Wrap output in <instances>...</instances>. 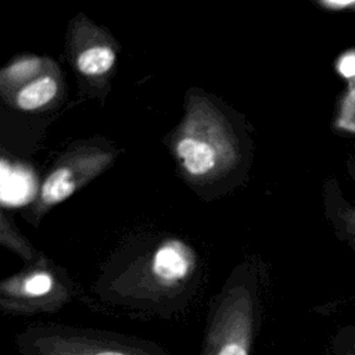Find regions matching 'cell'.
<instances>
[{
  "mask_svg": "<svg viewBox=\"0 0 355 355\" xmlns=\"http://www.w3.org/2000/svg\"><path fill=\"white\" fill-rule=\"evenodd\" d=\"M15 348L19 355H175L146 338L62 324L29 326L17 334Z\"/></svg>",
  "mask_w": 355,
  "mask_h": 355,
  "instance_id": "1",
  "label": "cell"
},
{
  "mask_svg": "<svg viewBox=\"0 0 355 355\" xmlns=\"http://www.w3.org/2000/svg\"><path fill=\"white\" fill-rule=\"evenodd\" d=\"M258 330L255 297L247 287H234L211 311L200 355H254Z\"/></svg>",
  "mask_w": 355,
  "mask_h": 355,
  "instance_id": "2",
  "label": "cell"
},
{
  "mask_svg": "<svg viewBox=\"0 0 355 355\" xmlns=\"http://www.w3.org/2000/svg\"><path fill=\"white\" fill-rule=\"evenodd\" d=\"M193 251L179 240L162 243L154 252L151 273L162 293H173L189 279L194 269Z\"/></svg>",
  "mask_w": 355,
  "mask_h": 355,
  "instance_id": "3",
  "label": "cell"
},
{
  "mask_svg": "<svg viewBox=\"0 0 355 355\" xmlns=\"http://www.w3.org/2000/svg\"><path fill=\"white\" fill-rule=\"evenodd\" d=\"M176 153L184 171L191 176H204L216 165V151L212 144L193 136L182 137L176 144Z\"/></svg>",
  "mask_w": 355,
  "mask_h": 355,
  "instance_id": "4",
  "label": "cell"
},
{
  "mask_svg": "<svg viewBox=\"0 0 355 355\" xmlns=\"http://www.w3.org/2000/svg\"><path fill=\"white\" fill-rule=\"evenodd\" d=\"M58 86L54 78L40 76L17 93V105L24 111H35L50 103L57 94Z\"/></svg>",
  "mask_w": 355,
  "mask_h": 355,
  "instance_id": "5",
  "label": "cell"
},
{
  "mask_svg": "<svg viewBox=\"0 0 355 355\" xmlns=\"http://www.w3.org/2000/svg\"><path fill=\"white\" fill-rule=\"evenodd\" d=\"M75 187L76 183L72 178V172L67 166L55 168L40 187L42 201L47 205L58 204L67 200L75 191Z\"/></svg>",
  "mask_w": 355,
  "mask_h": 355,
  "instance_id": "6",
  "label": "cell"
},
{
  "mask_svg": "<svg viewBox=\"0 0 355 355\" xmlns=\"http://www.w3.org/2000/svg\"><path fill=\"white\" fill-rule=\"evenodd\" d=\"M115 62V51L107 44H96L83 50L76 60V67L86 76H98L108 72Z\"/></svg>",
  "mask_w": 355,
  "mask_h": 355,
  "instance_id": "7",
  "label": "cell"
},
{
  "mask_svg": "<svg viewBox=\"0 0 355 355\" xmlns=\"http://www.w3.org/2000/svg\"><path fill=\"white\" fill-rule=\"evenodd\" d=\"M32 190V180L22 171L8 168L3 161L1 166V198L6 204H22Z\"/></svg>",
  "mask_w": 355,
  "mask_h": 355,
  "instance_id": "8",
  "label": "cell"
},
{
  "mask_svg": "<svg viewBox=\"0 0 355 355\" xmlns=\"http://www.w3.org/2000/svg\"><path fill=\"white\" fill-rule=\"evenodd\" d=\"M330 348L331 355H355V326H348L337 331Z\"/></svg>",
  "mask_w": 355,
  "mask_h": 355,
  "instance_id": "9",
  "label": "cell"
},
{
  "mask_svg": "<svg viewBox=\"0 0 355 355\" xmlns=\"http://www.w3.org/2000/svg\"><path fill=\"white\" fill-rule=\"evenodd\" d=\"M337 72L345 79L355 78V51H348L338 58Z\"/></svg>",
  "mask_w": 355,
  "mask_h": 355,
  "instance_id": "10",
  "label": "cell"
},
{
  "mask_svg": "<svg viewBox=\"0 0 355 355\" xmlns=\"http://www.w3.org/2000/svg\"><path fill=\"white\" fill-rule=\"evenodd\" d=\"M343 115L345 116V119H343V121H340L341 122V125H343V122H351V119L355 116V89H352L349 93H348V96H347V98H345V101H344V105H343Z\"/></svg>",
  "mask_w": 355,
  "mask_h": 355,
  "instance_id": "11",
  "label": "cell"
},
{
  "mask_svg": "<svg viewBox=\"0 0 355 355\" xmlns=\"http://www.w3.org/2000/svg\"><path fill=\"white\" fill-rule=\"evenodd\" d=\"M322 4L331 10L355 8V0H330V1H322Z\"/></svg>",
  "mask_w": 355,
  "mask_h": 355,
  "instance_id": "12",
  "label": "cell"
}]
</instances>
